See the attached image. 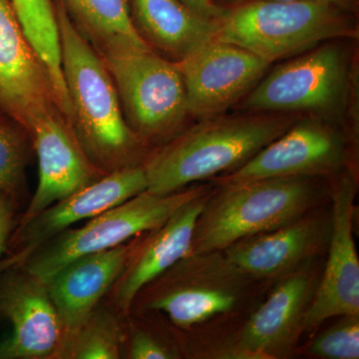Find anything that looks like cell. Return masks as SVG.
Returning <instances> with one entry per match:
<instances>
[{
    "label": "cell",
    "instance_id": "1",
    "mask_svg": "<svg viewBox=\"0 0 359 359\" xmlns=\"http://www.w3.org/2000/svg\"><path fill=\"white\" fill-rule=\"evenodd\" d=\"M54 4L63 77L72 108L71 127L85 154L104 175L142 164L147 146L125 120L110 71L63 6L58 1Z\"/></svg>",
    "mask_w": 359,
    "mask_h": 359
},
{
    "label": "cell",
    "instance_id": "2",
    "mask_svg": "<svg viewBox=\"0 0 359 359\" xmlns=\"http://www.w3.org/2000/svg\"><path fill=\"white\" fill-rule=\"evenodd\" d=\"M299 116L245 112L202 119L147 154V190L166 195L195 182L230 173L292 127Z\"/></svg>",
    "mask_w": 359,
    "mask_h": 359
},
{
    "label": "cell",
    "instance_id": "3",
    "mask_svg": "<svg viewBox=\"0 0 359 359\" xmlns=\"http://www.w3.org/2000/svg\"><path fill=\"white\" fill-rule=\"evenodd\" d=\"M314 180L283 177L218 184L197 219L190 254L224 250L241 238L302 218L318 201Z\"/></svg>",
    "mask_w": 359,
    "mask_h": 359
},
{
    "label": "cell",
    "instance_id": "4",
    "mask_svg": "<svg viewBox=\"0 0 359 359\" xmlns=\"http://www.w3.org/2000/svg\"><path fill=\"white\" fill-rule=\"evenodd\" d=\"M353 14L320 2L249 0L229 8L217 39L238 45L273 65L323 42L358 39Z\"/></svg>",
    "mask_w": 359,
    "mask_h": 359
},
{
    "label": "cell",
    "instance_id": "5",
    "mask_svg": "<svg viewBox=\"0 0 359 359\" xmlns=\"http://www.w3.org/2000/svg\"><path fill=\"white\" fill-rule=\"evenodd\" d=\"M252 280L223 250L190 254L146 285L129 314L164 313L177 328L190 330L235 311Z\"/></svg>",
    "mask_w": 359,
    "mask_h": 359
},
{
    "label": "cell",
    "instance_id": "6",
    "mask_svg": "<svg viewBox=\"0 0 359 359\" xmlns=\"http://www.w3.org/2000/svg\"><path fill=\"white\" fill-rule=\"evenodd\" d=\"M354 84L344 49L337 43L318 45L266 73L237 104V109L308 112L327 119L348 106Z\"/></svg>",
    "mask_w": 359,
    "mask_h": 359
},
{
    "label": "cell",
    "instance_id": "7",
    "mask_svg": "<svg viewBox=\"0 0 359 359\" xmlns=\"http://www.w3.org/2000/svg\"><path fill=\"white\" fill-rule=\"evenodd\" d=\"M209 190L208 186L191 187L166 195L144 191L89 219L84 226L59 233L35 250L20 266L46 282L77 257L113 249L157 228L182 205Z\"/></svg>",
    "mask_w": 359,
    "mask_h": 359
},
{
    "label": "cell",
    "instance_id": "8",
    "mask_svg": "<svg viewBox=\"0 0 359 359\" xmlns=\"http://www.w3.org/2000/svg\"><path fill=\"white\" fill-rule=\"evenodd\" d=\"M112 75L125 120L146 146L164 144L189 116L177 63L152 48L102 58Z\"/></svg>",
    "mask_w": 359,
    "mask_h": 359
},
{
    "label": "cell",
    "instance_id": "9",
    "mask_svg": "<svg viewBox=\"0 0 359 359\" xmlns=\"http://www.w3.org/2000/svg\"><path fill=\"white\" fill-rule=\"evenodd\" d=\"M348 157L344 135L323 118L311 115L299 118L244 165L215 182L218 185L283 177L337 176Z\"/></svg>",
    "mask_w": 359,
    "mask_h": 359
},
{
    "label": "cell",
    "instance_id": "10",
    "mask_svg": "<svg viewBox=\"0 0 359 359\" xmlns=\"http://www.w3.org/2000/svg\"><path fill=\"white\" fill-rule=\"evenodd\" d=\"M142 164L104 175L65 199L45 208L29 221L15 226L0 271L25 263L33 252L49 240L84 219L102 214L147 190Z\"/></svg>",
    "mask_w": 359,
    "mask_h": 359
},
{
    "label": "cell",
    "instance_id": "11",
    "mask_svg": "<svg viewBox=\"0 0 359 359\" xmlns=\"http://www.w3.org/2000/svg\"><path fill=\"white\" fill-rule=\"evenodd\" d=\"M356 191L353 173L337 177L332 187L327 259L304 316V332L332 318L359 314V261L353 238Z\"/></svg>",
    "mask_w": 359,
    "mask_h": 359
},
{
    "label": "cell",
    "instance_id": "12",
    "mask_svg": "<svg viewBox=\"0 0 359 359\" xmlns=\"http://www.w3.org/2000/svg\"><path fill=\"white\" fill-rule=\"evenodd\" d=\"M185 85L189 115L200 119L237 105L268 73L271 63L218 39L176 62Z\"/></svg>",
    "mask_w": 359,
    "mask_h": 359
},
{
    "label": "cell",
    "instance_id": "13",
    "mask_svg": "<svg viewBox=\"0 0 359 359\" xmlns=\"http://www.w3.org/2000/svg\"><path fill=\"white\" fill-rule=\"evenodd\" d=\"M0 318L11 325L0 359H58L65 328L46 283L23 266L0 271Z\"/></svg>",
    "mask_w": 359,
    "mask_h": 359
},
{
    "label": "cell",
    "instance_id": "14",
    "mask_svg": "<svg viewBox=\"0 0 359 359\" xmlns=\"http://www.w3.org/2000/svg\"><path fill=\"white\" fill-rule=\"evenodd\" d=\"M313 261L283 276L266 301L238 332L236 358H278L292 353L304 332V320L320 276Z\"/></svg>",
    "mask_w": 359,
    "mask_h": 359
},
{
    "label": "cell",
    "instance_id": "15",
    "mask_svg": "<svg viewBox=\"0 0 359 359\" xmlns=\"http://www.w3.org/2000/svg\"><path fill=\"white\" fill-rule=\"evenodd\" d=\"M0 111L27 133L42 116L60 111L48 71L26 37L11 0H0Z\"/></svg>",
    "mask_w": 359,
    "mask_h": 359
},
{
    "label": "cell",
    "instance_id": "16",
    "mask_svg": "<svg viewBox=\"0 0 359 359\" xmlns=\"http://www.w3.org/2000/svg\"><path fill=\"white\" fill-rule=\"evenodd\" d=\"M28 135L39 160V185L15 226L104 176L90 162L60 111L42 116Z\"/></svg>",
    "mask_w": 359,
    "mask_h": 359
},
{
    "label": "cell",
    "instance_id": "17",
    "mask_svg": "<svg viewBox=\"0 0 359 359\" xmlns=\"http://www.w3.org/2000/svg\"><path fill=\"white\" fill-rule=\"evenodd\" d=\"M330 212L313 211L275 230L241 238L223 252L254 280H276L327 252Z\"/></svg>",
    "mask_w": 359,
    "mask_h": 359
},
{
    "label": "cell",
    "instance_id": "18",
    "mask_svg": "<svg viewBox=\"0 0 359 359\" xmlns=\"http://www.w3.org/2000/svg\"><path fill=\"white\" fill-rule=\"evenodd\" d=\"M211 190L189 201L157 228L138 236L121 275L109 292V304L126 318L135 297L154 278L191 252L194 230Z\"/></svg>",
    "mask_w": 359,
    "mask_h": 359
},
{
    "label": "cell",
    "instance_id": "19",
    "mask_svg": "<svg viewBox=\"0 0 359 359\" xmlns=\"http://www.w3.org/2000/svg\"><path fill=\"white\" fill-rule=\"evenodd\" d=\"M137 237L113 249L77 257L45 282L66 335L74 332L108 294Z\"/></svg>",
    "mask_w": 359,
    "mask_h": 359
},
{
    "label": "cell",
    "instance_id": "20",
    "mask_svg": "<svg viewBox=\"0 0 359 359\" xmlns=\"http://www.w3.org/2000/svg\"><path fill=\"white\" fill-rule=\"evenodd\" d=\"M139 35L163 57L179 62L216 39L219 21L205 20L178 0H130Z\"/></svg>",
    "mask_w": 359,
    "mask_h": 359
},
{
    "label": "cell",
    "instance_id": "21",
    "mask_svg": "<svg viewBox=\"0 0 359 359\" xmlns=\"http://www.w3.org/2000/svg\"><path fill=\"white\" fill-rule=\"evenodd\" d=\"M70 20L102 58L150 46L139 35L130 0H57Z\"/></svg>",
    "mask_w": 359,
    "mask_h": 359
},
{
    "label": "cell",
    "instance_id": "22",
    "mask_svg": "<svg viewBox=\"0 0 359 359\" xmlns=\"http://www.w3.org/2000/svg\"><path fill=\"white\" fill-rule=\"evenodd\" d=\"M11 2L26 37L48 71L58 102H67L55 4L51 0H11Z\"/></svg>",
    "mask_w": 359,
    "mask_h": 359
},
{
    "label": "cell",
    "instance_id": "23",
    "mask_svg": "<svg viewBox=\"0 0 359 359\" xmlns=\"http://www.w3.org/2000/svg\"><path fill=\"white\" fill-rule=\"evenodd\" d=\"M122 316L111 306H98L66 335L58 359H119L124 356Z\"/></svg>",
    "mask_w": 359,
    "mask_h": 359
},
{
    "label": "cell",
    "instance_id": "24",
    "mask_svg": "<svg viewBox=\"0 0 359 359\" xmlns=\"http://www.w3.org/2000/svg\"><path fill=\"white\" fill-rule=\"evenodd\" d=\"M29 135L20 123L0 111V191L18 204L26 193V168L32 154Z\"/></svg>",
    "mask_w": 359,
    "mask_h": 359
},
{
    "label": "cell",
    "instance_id": "25",
    "mask_svg": "<svg viewBox=\"0 0 359 359\" xmlns=\"http://www.w3.org/2000/svg\"><path fill=\"white\" fill-rule=\"evenodd\" d=\"M316 335L309 346V353L314 358L323 359L359 358V314L342 316Z\"/></svg>",
    "mask_w": 359,
    "mask_h": 359
},
{
    "label": "cell",
    "instance_id": "26",
    "mask_svg": "<svg viewBox=\"0 0 359 359\" xmlns=\"http://www.w3.org/2000/svg\"><path fill=\"white\" fill-rule=\"evenodd\" d=\"M124 327V356L130 359H175L180 358L178 349L167 344L154 332L130 320Z\"/></svg>",
    "mask_w": 359,
    "mask_h": 359
},
{
    "label": "cell",
    "instance_id": "27",
    "mask_svg": "<svg viewBox=\"0 0 359 359\" xmlns=\"http://www.w3.org/2000/svg\"><path fill=\"white\" fill-rule=\"evenodd\" d=\"M20 204L8 194L0 191V259L6 255L9 238L18 222Z\"/></svg>",
    "mask_w": 359,
    "mask_h": 359
},
{
    "label": "cell",
    "instance_id": "28",
    "mask_svg": "<svg viewBox=\"0 0 359 359\" xmlns=\"http://www.w3.org/2000/svg\"><path fill=\"white\" fill-rule=\"evenodd\" d=\"M178 1L205 20L221 21L229 11V8L217 6L212 0H178Z\"/></svg>",
    "mask_w": 359,
    "mask_h": 359
},
{
    "label": "cell",
    "instance_id": "29",
    "mask_svg": "<svg viewBox=\"0 0 359 359\" xmlns=\"http://www.w3.org/2000/svg\"><path fill=\"white\" fill-rule=\"evenodd\" d=\"M290 1V0H289ZM302 1L320 2V4H328L341 9L351 14L355 15L358 11L359 0H302Z\"/></svg>",
    "mask_w": 359,
    "mask_h": 359
},
{
    "label": "cell",
    "instance_id": "30",
    "mask_svg": "<svg viewBox=\"0 0 359 359\" xmlns=\"http://www.w3.org/2000/svg\"><path fill=\"white\" fill-rule=\"evenodd\" d=\"M249 0H212L217 6L224 7V8H231V7L237 6L238 4H244Z\"/></svg>",
    "mask_w": 359,
    "mask_h": 359
}]
</instances>
